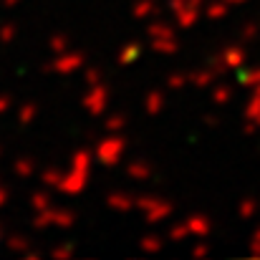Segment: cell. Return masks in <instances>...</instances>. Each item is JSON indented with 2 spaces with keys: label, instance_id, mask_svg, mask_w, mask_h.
<instances>
[{
  "label": "cell",
  "instance_id": "obj_1",
  "mask_svg": "<svg viewBox=\"0 0 260 260\" xmlns=\"http://www.w3.org/2000/svg\"><path fill=\"white\" fill-rule=\"evenodd\" d=\"M220 56H222V61L228 63V69H235V71H240V69L245 66V61H248V51H245L243 46H228Z\"/></svg>",
  "mask_w": 260,
  "mask_h": 260
},
{
  "label": "cell",
  "instance_id": "obj_2",
  "mask_svg": "<svg viewBox=\"0 0 260 260\" xmlns=\"http://www.w3.org/2000/svg\"><path fill=\"white\" fill-rule=\"evenodd\" d=\"M187 228H189V235H197V238H207L210 230H212V222L205 217V215H194L187 220Z\"/></svg>",
  "mask_w": 260,
  "mask_h": 260
},
{
  "label": "cell",
  "instance_id": "obj_3",
  "mask_svg": "<svg viewBox=\"0 0 260 260\" xmlns=\"http://www.w3.org/2000/svg\"><path fill=\"white\" fill-rule=\"evenodd\" d=\"M245 119H253V121L260 119V84L253 86V93H250V99L245 104Z\"/></svg>",
  "mask_w": 260,
  "mask_h": 260
},
{
  "label": "cell",
  "instance_id": "obj_4",
  "mask_svg": "<svg viewBox=\"0 0 260 260\" xmlns=\"http://www.w3.org/2000/svg\"><path fill=\"white\" fill-rule=\"evenodd\" d=\"M238 84L245 88H253L260 84V66L255 69H240V74H238Z\"/></svg>",
  "mask_w": 260,
  "mask_h": 260
},
{
  "label": "cell",
  "instance_id": "obj_5",
  "mask_svg": "<svg viewBox=\"0 0 260 260\" xmlns=\"http://www.w3.org/2000/svg\"><path fill=\"white\" fill-rule=\"evenodd\" d=\"M228 13H230V3L228 0H215V3L207 5V18H212V20L228 18Z\"/></svg>",
  "mask_w": 260,
  "mask_h": 260
},
{
  "label": "cell",
  "instance_id": "obj_6",
  "mask_svg": "<svg viewBox=\"0 0 260 260\" xmlns=\"http://www.w3.org/2000/svg\"><path fill=\"white\" fill-rule=\"evenodd\" d=\"M197 18H200V8H184V10H179V13H177V20H179V25H182V28L194 25V23H197Z\"/></svg>",
  "mask_w": 260,
  "mask_h": 260
},
{
  "label": "cell",
  "instance_id": "obj_7",
  "mask_svg": "<svg viewBox=\"0 0 260 260\" xmlns=\"http://www.w3.org/2000/svg\"><path fill=\"white\" fill-rule=\"evenodd\" d=\"M255 210H258V202H255L253 197H245V200H240L238 215H240V220H250V217L255 215Z\"/></svg>",
  "mask_w": 260,
  "mask_h": 260
},
{
  "label": "cell",
  "instance_id": "obj_8",
  "mask_svg": "<svg viewBox=\"0 0 260 260\" xmlns=\"http://www.w3.org/2000/svg\"><path fill=\"white\" fill-rule=\"evenodd\" d=\"M212 101L215 104H230L233 101V88L228 86V84H222V86H215V91H212Z\"/></svg>",
  "mask_w": 260,
  "mask_h": 260
},
{
  "label": "cell",
  "instance_id": "obj_9",
  "mask_svg": "<svg viewBox=\"0 0 260 260\" xmlns=\"http://www.w3.org/2000/svg\"><path fill=\"white\" fill-rule=\"evenodd\" d=\"M212 79H215V71L210 69V71H200V74H194V86H200V88H205V86H210L212 84Z\"/></svg>",
  "mask_w": 260,
  "mask_h": 260
},
{
  "label": "cell",
  "instance_id": "obj_10",
  "mask_svg": "<svg viewBox=\"0 0 260 260\" xmlns=\"http://www.w3.org/2000/svg\"><path fill=\"white\" fill-rule=\"evenodd\" d=\"M258 36H260V28L255 25V23H248V25H243V30H240V38L243 41H258Z\"/></svg>",
  "mask_w": 260,
  "mask_h": 260
},
{
  "label": "cell",
  "instance_id": "obj_11",
  "mask_svg": "<svg viewBox=\"0 0 260 260\" xmlns=\"http://www.w3.org/2000/svg\"><path fill=\"white\" fill-rule=\"evenodd\" d=\"M205 0H172V8L174 13H179V10H184V8H200Z\"/></svg>",
  "mask_w": 260,
  "mask_h": 260
},
{
  "label": "cell",
  "instance_id": "obj_12",
  "mask_svg": "<svg viewBox=\"0 0 260 260\" xmlns=\"http://www.w3.org/2000/svg\"><path fill=\"white\" fill-rule=\"evenodd\" d=\"M250 255L253 258H260V228H255L253 238H250Z\"/></svg>",
  "mask_w": 260,
  "mask_h": 260
},
{
  "label": "cell",
  "instance_id": "obj_13",
  "mask_svg": "<svg viewBox=\"0 0 260 260\" xmlns=\"http://www.w3.org/2000/svg\"><path fill=\"white\" fill-rule=\"evenodd\" d=\"M157 48H159V51H167V53H172L174 48H177V43L172 41V36H170V38H159V41H157Z\"/></svg>",
  "mask_w": 260,
  "mask_h": 260
},
{
  "label": "cell",
  "instance_id": "obj_14",
  "mask_svg": "<svg viewBox=\"0 0 260 260\" xmlns=\"http://www.w3.org/2000/svg\"><path fill=\"white\" fill-rule=\"evenodd\" d=\"M212 71H215V76H220V74H225V71H230V69H228V63L222 61V56H217V58H212Z\"/></svg>",
  "mask_w": 260,
  "mask_h": 260
},
{
  "label": "cell",
  "instance_id": "obj_15",
  "mask_svg": "<svg viewBox=\"0 0 260 260\" xmlns=\"http://www.w3.org/2000/svg\"><path fill=\"white\" fill-rule=\"evenodd\" d=\"M187 235H189V228H187V222H184V225H177V228L172 230V238H174V240H182V238H187Z\"/></svg>",
  "mask_w": 260,
  "mask_h": 260
},
{
  "label": "cell",
  "instance_id": "obj_16",
  "mask_svg": "<svg viewBox=\"0 0 260 260\" xmlns=\"http://www.w3.org/2000/svg\"><path fill=\"white\" fill-rule=\"evenodd\" d=\"M258 132V121H253V119H248L245 124H243V134H248V137H253Z\"/></svg>",
  "mask_w": 260,
  "mask_h": 260
},
{
  "label": "cell",
  "instance_id": "obj_17",
  "mask_svg": "<svg viewBox=\"0 0 260 260\" xmlns=\"http://www.w3.org/2000/svg\"><path fill=\"white\" fill-rule=\"evenodd\" d=\"M159 106H162V96L159 93H152L149 96V111H159Z\"/></svg>",
  "mask_w": 260,
  "mask_h": 260
},
{
  "label": "cell",
  "instance_id": "obj_18",
  "mask_svg": "<svg viewBox=\"0 0 260 260\" xmlns=\"http://www.w3.org/2000/svg\"><path fill=\"white\" fill-rule=\"evenodd\" d=\"M154 36H159V38H170L172 33H170V28H165V25H154Z\"/></svg>",
  "mask_w": 260,
  "mask_h": 260
},
{
  "label": "cell",
  "instance_id": "obj_19",
  "mask_svg": "<svg viewBox=\"0 0 260 260\" xmlns=\"http://www.w3.org/2000/svg\"><path fill=\"white\" fill-rule=\"evenodd\" d=\"M207 253H210V248L202 243V245H197V248H194V253H192V255H194V258H205Z\"/></svg>",
  "mask_w": 260,
  "mask_h": 260
},
{
  "label": "cell",
  "instance_id": "obj_20",
  "mask_svg": "<svg viewBox=\"0 0 260 260\" xmlns=\"http://www.w3.org/2000/svg\"><path fill=\"white\" fill-rule=\"evenodd\" d=\"M170 84H172L174 88H179V86H184V84H187V79H184V76H174V79L170 81Z\"/></svg>",
  "mask_w": 260,
  "mask_h": 260
},
{
  "label": "cell",
  "instance_id": "obj_21",
  "mask_svg": "<svg viewBox=\"0 0 260 260\" xmlns=\"http://www.w3.org/2000/svg\"><path fill=\"white\" fill-rule=\"evenodd\" d=\"M144 248H149V250H157V248H159V243H157L154 238H149V240L144 243Z\"/></svg>",
  "mask_w": 260,
  "mask_h": 260
},
{
  "label": "cell",
  "instance_id": "obj_22",
  "mask_svg": "<svg viewBox=\"0 0 260 260\" xmlns=\"http://www.w3.org/2000/svg\"><path fill=\"white\" fill-rule=\"evenodd\" d=\"M205 124H210V126H215V124H217V116H205Z\"/></svg>",
  "mask_w": 260,
  "mask_h": 260
},
{
  "label": "cell",
  "instance_id": "obj_23",
  "mask_svg": "<svg viewBox=\"0 0 260 260\" xmlns=\"http://www.w3.org/2000/svg\"><path fill=\"white\" fill-rule=\"evenodd\" d=\"M230 5H243V3H248V0H228Z\"/></svg>",
  "mask_w": 260,
  "mask_h": 260
},
{
  "label": "cell",
  "instance_id": "obj_24",
  "mask_svg": "<svg viewBox=\"0 0 260 260\" xmlns=\"http://www.w3.org/2000/svg\"><path fill=\"white\" fill-rule=\"evenodd\" d=\"M258 126H260V119H258Z\"/></svg>",
  "mask_w": 260,
  "mask_h": 260
}]
</instances>
